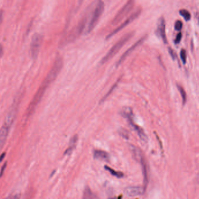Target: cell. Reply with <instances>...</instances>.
Wrapping results in <instances>:
<instances>
[{"label": "cell", "mask_w": 199, "mask_h": 199, "mask_svg": "<svg viewBox=\"0 0 199 199\" xmlns=\"http://www.w3.org/2000/svg\"><path fill=\"white\" fill-rule=\"evenodd\" d=\"M20 199V194H16L13 195L10 199Z\"/></svg>", "instance_id": "cell-25"}, {"label": "cell", "mask_w": 199, "mask_h": 199, "mask_svg": "<svg viewBox=\"0 0 199 199\" xmlns=\"http://www.w3.org/2000/svg\"><path fill=\"white\" fill-rule=\"evenodd\" d=\"M63 65V62L62 58L61 57H57L55 60L54 64L52 66L51 70L48 72L46 78L43 80L42 84L40 86L35 96L33 97L32 102L30 103V105L28 109V112H27L28 116H30V115L32 114V113L34 112L37 105L40 101L46 89L48 88L50 85L56 79L59 74L60 72Z\"/></svg>", "instance_id": "cell-1"}, {"label": "cell", "mask_w": 199, "mask_h": 199, "mask_svg": "<svg viewBox=\"0 0 199 199\" xmlns=\"http://www.w3.org/2000/svg\"><path fill=\"white\" fill-rule=\"evenodd\" d=\"M78 135H75L72 136L71 139H70L68 147L67 149L65 151L64 154L69 155L72 153L73 150H74V149L75 148V147H76V145H77V142H78Z\"/></svg>", "instance_id": "cell-14"}, {"label": "cell", "mask_w": 199, "mask_h": 199, "mask_svg": "<svg viewBox=\"0 0 199 199\" xmlns=\"http://www.w3.org/2000/svg\"><path fill=\"white\" fill-rule=\"evenodd\" d=\"M6 163L4 164V165L2 167V168H1V176H2V174H3L4 172V169H6Z\"/></svg>", "instance_id": "cell-24"}, {"label": "cell", "mask_w": 199, "mask_h": 199, "mask_svg": "<svg viewBox=\"0 0 199 199\" xmlns=\"http://www.w3.org/2000/svg\"><path fill=\"white\" fill-rule=\"evenodd\" d=\"M139 162L141 165L142 167V171H143V178H144V187L145 189H146L148 183V167H147V164L145 161L144 157L141 158Z\"/></svg>", "instance_id": "cell-12"}, {"label": "cell", "mask_w": 199, "mask_h": 199, "mask_svg": "<svg viewBox=\"0 0 199 199\" xmlns=\"http://www.w3.org/2000/svg\"><path fill=\"white\" fill-rule=\"evenodd\" d=\"M144 40L145 37L141 38V39L139 40V41H137V42H136L134 45H133L131 47H130V48H128V49L123 54L121 55V58L119 59V60L117 61V64H116V66H118L119 65H120L124 61L126 60V58L130 54L133 52V51H134L136 48H137V47H139V46H140L142 42H143Z\"/></svg>", "instance_id": "cell-9"}, {"label": "cell", "mask_w": 199, "mask_h": 199, "mask_svg": "<svg viewBox=\"0 0 199 199\" xmlns=\"http://www.w3.org/2000/svg\"><path fill=\"white\" fill-rule=\"evenodd\" d=\"M141 9H139L137 11H136L128 18L123 23H122L119 26H118L112 32H111L106 37V39H109L111 38L116 33H119L121 30L123 29L127 25L131 24L136 19H137L139 17L140 13H141Z\"/></svg>", "instance_id": "cell-8"}, {"label": "cell", "mask_w": 199, "mask_h": 199, "mask_svg": "<svg viewBox=\"0 0 199 199\" xmlns=\"http://www.w3.org/2000/svg\"><path fill=\"white\" fill-rule=\"evenodd\" d=\"M121 197H119V198H116V197H115V198H112V199H121Z\"/></svg>", "instance_id": "cell-28"}, {"label": "cell", "mask_w": 199, "mask_h": 199, "mask_svg": "<svg viewBox=\"0 0 199 199\" xmlns=\"http://www.w3.org/2000/svg\"><path fill=\"white\" fill-rule=\"evenodd\" d=\"M135 0H128L126 4L121 8V10L117 12L112 22L113 25L119 24L121 21L127 15L131 12L134 6Z\"/></svg>", "instance_id": "cell-6"}, {"label": "cell", "mask_w": 199, "mask_h": 199, "mask_svg": "<svg viewBox=\"0 0 199 199\" xmlns=\"http://www.w3.org/2000/svg\"><path fill=\"white\" fill-rule=\"evenodd\" d=\"M133 32H130L122 37L121 39L109 50L107 54L103 57L102 60L101 61V64H104L110 59H112L115 55L120 51L121 48L125 45V44L133 37Z\"/></svg>", "instance_id": "cell-4"}, {"label": "cell", "mask_w": 199, "mask_h": 199, "mask_svg": "<svg viewBox=\"0 0 199 199\" xmlns=\"http://www.w3.org/2000/svg\"><path fill=\"white\" fill-rule=\"evenodd\" d=\"M122 114L123 115V116L128 120V122L131 125V126L133 127L134 131L137 133L140 139L144 142H147V136L146 134L145 133L144 130L141 127L138 126L137 125H136L134 121L133 112H132V109L128 108V107L124 108L123 109Z\"/></svg>", "instance_id": "cell-5"}, {"label": "cell", "mask_w": 199, "mask_h": 199, "mask_svg": "<svg viewBox=\"0 0 199 199\" xmlns=\"http://www.w3.org/2000/svg\"><path fill=\"white\" fill-rule=\"evenodd\" d=\"M20 101H21V98L19 95L16 97V98L12 103L11 107L10 108V109L7 113L4 124L1 127V134H0V145L1 147H2L5 144V142L8 136L10 129L12 127L13 122L15 121V119L17 114Z\"/></svg>", "instance_id": "cell-3"}, {"label": "cell", "mask_w": 199, "mask_h": 199, "mask_svg": "<svg viewBox=\"0 0 199 199\" xmlns=\"http://www.w3.org/2000/svg\"><path fill=\"white\" fill-rule=\"evenodd\" d=\"M179 13L181 16L185 19L186 21H189L190 18H191V15L190 12H189L186 9H181L179 11Z\"/></svg>", "instance_id": "cell-18"}, {"label": "cell", "mask_w": 199, "mask_h": 199, "mask_svg": "<svg viewBox=\"0 0 199 199\" xmlns=\"http://www.w3.org/2000/svg\"><path fill=\"white\" fill-rule=\"evenodd\" d=\"M104 11V3L102 0L94 1L85 12L81 19L85 26V35H88L94 30Z\"/></svg>", "instance_id": "cell-2"}, {"label": "cell", "mask_w": 199, "mask_h": 199, "mask_svg": "<svg viewBox=\"0 0 199 199\" xmlns=\"http://www.w3.org/2000/svg\"><path fill=\"white\" fill-rule=\"evenodd\" d=\"M4 155H6V154H5V153H3V154L1 155V161L3 160V158H4Z\"/></svg>", "instance_id": "cell-26"}, {"label": "cell", "mask_w": 199, "mask_h": 199, "mask_svg": "<svg viewBox=\"0 0 199 199\" xmlns=\"http://www.w3.org/2000/svg\"><path fill=\"white\" fill-rule=\"evenodd\" d=\"M181 39H182V33H179L178 34V35L176 37L175 40V43L176 44H179V42H181Z\"/></svg>", "instance_id": "cell-22"}, {"label": "cell", "mask_w": 199, "mask_h": 199, "mask_svg": "<svg viewBox=\"0 0 199 199\" xmlns=\"http://www.w3.org/2000/svg\"><path fill=\"white\" fill-rule=\"evenodd\" d=\"M198 22H199V18H198Z\"/></svg>", "instance_id": "cell-29"}, {"label": "cell", "mask_w": 199, "mask_h": 199, "mask_svg": "<svg viewBox=\"0 0 199 199\" xmlns=\"http://www.w3.org/2000/svg\"><path fill=\"white\" fill-rule=\"evenodd\" d=\"M169 53L170 55V56H171V57L172 58V59L175 60V58H176V54H175L174 51L172 48H169Z\"/></svg>", "instance_id": "cell-23"}, {"label": "cell", "mask_w": 199, "mask_h": 199, "mask_svg": "<svg viewBox=\"0 0 199 199\" xmlns=\"http://www.w3.org/2000/svg\"><path fill=\"white\" fill-rule=\"evenodd\" d=\"M178 89L181 93V97H182V101H183V104H185L186 102V100H187V96H186V91H185L184 89L179 85H178Z\"/></svg>", "instance_id": "cell-17"}, {"label": "cell", "mask_w": 199, "mask_h": 199, "mask_svg": "<svg viewBox=\"0 0 199 199\" xmlns=\"http://www.w3.org/2000/svg\"><path fill=\"white\" fill-rule=\"evenodd\" d=\"M82 198L83 199H99L88 186H86L85 188Z\"/></svg>", "instance_id": "cell-15"}, {"label": "cell", "mask_w": 199, "mask_h": 199, "mask_svg": "<svg viewBox=\"0 0 199 199\" xmlns=\"http://www.w3.org/2000/svg\"><path fill=\"white\" fill-rule=\"evenodd\" d=\"M42 42V36L39 33H35L32 38L30 42V53L33 59H36L39 55Z\"/></svg>", "instance_id": "cell-7"}, {"label": "cell", "mask_w": 199, "mask_h": 199, "mask_svg": "<svg viewBox=\"0 0 199 199\" xmlns=\"http://www.w3.org/2000/svg\"><path fill=\"white\" fill-rule=\"evenodd\" d=\"M84 0H79V5H81Z\"/></svg>", "instance_id": "cell-27"}, {"label": "cell", "mask_w": 199, "mask_h": 199, "mask_svg": "<svg viewBox=\"0 0 199 199\" xmlns=\"http://www.w3.org/2000/svg\"><path fill=\"white\" fill-rule=\"evenodd\" d=\"M144 187L140 186H132L127 187L125 190V193L130 197H134L143 194L145 191Z\"/></svg>", "instance_id": "cell-11"}, {"label": "cell", "mask_w": 199, "mask_h": 199, "mask_svg": "<svg viewBox=\"0 0 199 199\" xmlns=\"http://www.w3.org/2000/svg\"><path fill=\"white\" fill-rule=\"evenodd\" d=\"M180 55H181V58L183 63L184 64H186V58H187V55H186V52L185 50L182 49L181 50V53H180Z\"/></svg>", "instance_id": "cell-19"}, {"label": "cell", "mask_w": 199, "mask_h": 199, "mask_svg": "<svg viewBox=\"0 0 199 199\" xmlns=\"http://www.w3.org/2000/svg\"><path fill=\"white\" fill-rule=\"evenodd\" d=\"M94 158L101 160V161H108L109 160L110 156L109 154L107 152L100 150H95L94 151Z\"/></svg>", "instance_id": "cell-13"}, {"label": "cell", "mask_w": 199, "mask_h": 199, "mask_svg": "<svg viewBox=\"0 0 199 199\" xmlns=\"http://www.w3.org/2000/svg\"><path fill=\"white\" fill-rule=\"evenodd\" d=\"M182 26H183L182 22L180 20H177L175 22V29L177 31H180L182 28Z\"/></svg>", "instance_id": "cell-21"}, {"label": "cell", "mask_w": 199, "mask_h": 199, "mask_svg": "<svg viewBox=\"0 0 199 199\" xmlns=\"http://www.w3.org/2000/svg\"><path fill=\"white\" fill-rule=\"evenodd\" d=\"M158 33L161 37L164 43H167V39L165 33V22L163 18L161 17L158 20Z\"/></svg>", "instance_id": "cell-10"}, {"label": "cell", "mask_w": 199, "mask_h": 199, "mask_svg": "<svg viewBox=\"0 0 199 199\" xmlns=\"http://www.w3.org/2000/svg\"><path fill=\"white\" fill-rule=\"evenodd\" d=\"M117 85V83H116L115 85H113V86H112V87L109 90V91L108 93L105 96V97L103 98L102 99V100H101V102H102V101H105L108 97L109 96V95L112 93V92L113 91V90L115 89V87H116V85Z\"/></svg>", "instance_id": "cell-20"}, {"label": "cell", "mask_w": 199, "mask_h": 199, "mask_svg": "<svg viewBox=\"0 0 199 199\" xmlns=\"http://www.w3.org/2000/svg\"><path fill=\"white\" fill-rule=\"evenodd\" d=\"M105 169L109 171L113 176H115L118 178H123V176H124V174H123V172H120V171H116L114 169L111 168L110 167H109L107 165L105 166Z\"/></svg>", "instance_id": "cell-16"}]
</instances>
